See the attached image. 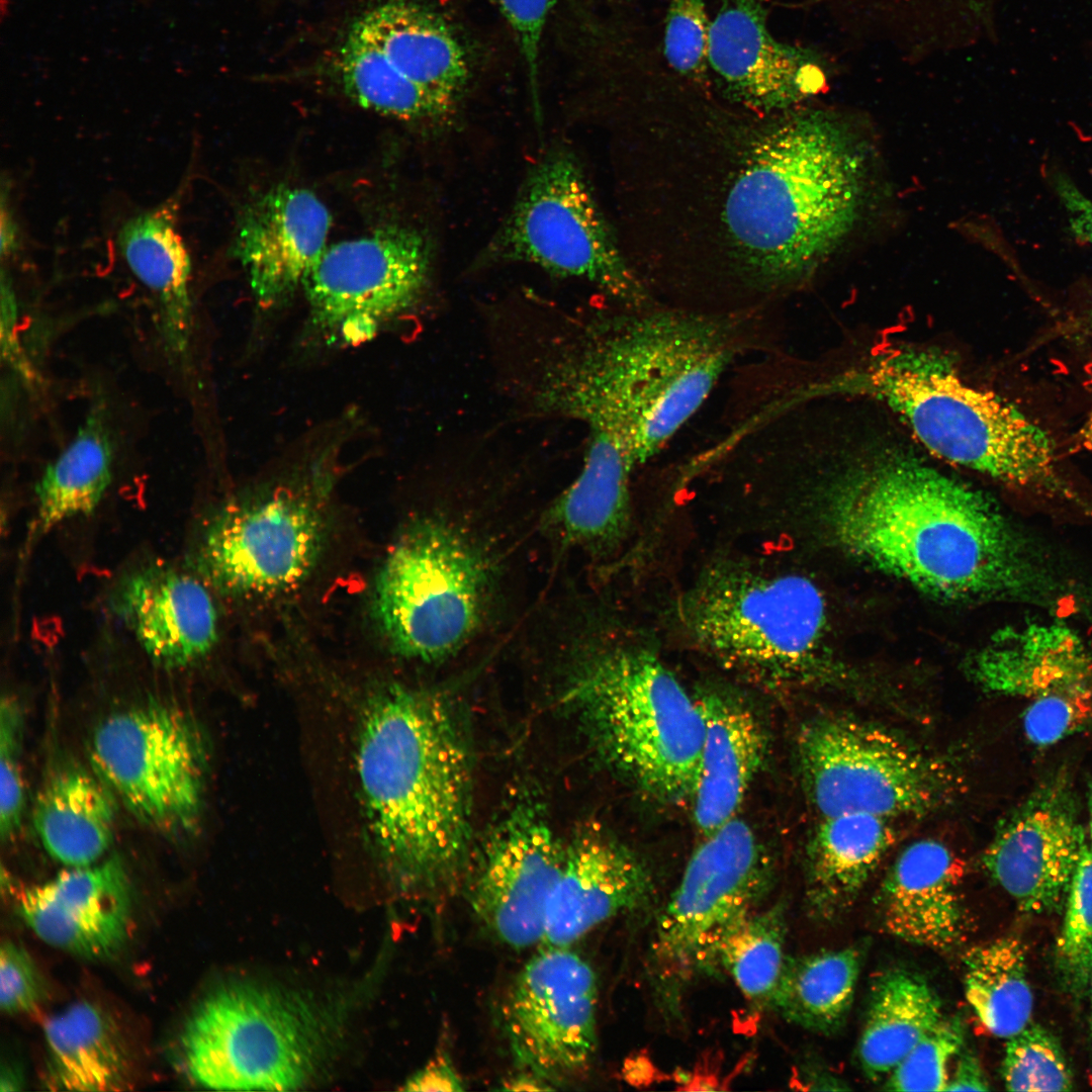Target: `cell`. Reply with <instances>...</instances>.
I'll list each match as a JSON object with an SVG mask.
<instances>
[{"instance_id":"28","label":"cell","mask_w":1092,"mask_h":1092,"mask_svg":"<svg viewBox=\"0 0 1092 1092\" xmlns=\"http://www.w3.org/2000/svg\"><path fill=\"white\" fill-rule=\"evenodd\" d=\"M636 469L618 435L588 430L581 470L552 505L551 524L566 542L599 549L618 544L630 526Z\"/></svg>"},{"instance_id":"43","label":"cell","mask_w":1092,"mask_h":1092,"mask_svg":"<svg viewBox=\"0 0 1092 1092\" xmlns=\"http://www.w3.org/2000/svg\"><path fill=\"white\" fill-rule=\"evenodd\" d=\"M705 0H671L665 18L664 56L684 78L703 85L709 77V30Z\"/></svg>"},{"instance_id":"33","label":"cell","mask_w":1092,"mask_h":1092,"mask_svg":"<svg viewBox=\"0 0 1092 1092\" xmlns=\"http://www.w3.org/2000/svg\"><path fill=\"white\" fill-rule=\"evenodd\" d=\"M113 445L105 406L96 402L71 442L35 484V514L28 542L61 523L91 515L112 480Z\"/></svg>"},{"instance_id":"44","label":"cell","mask_w":1092,"mask_h":1092,"mask_svg":"<svg viewBox=\"0 0 1092 1092\" xmlns=\"http://www.w3.org/2000/svg\"><path fill=\"white\" fill-rule=\"evenodd\" d=\"M22 735L19 704L12 697H3L0 707V833L3 841L15 835L23 816Z\"/></svg>"},{"instance_id":"41","label":"cell","mask_w":1092,"mask_h":1092,"mask_svg":"<svg viewBox=\"0 0 1092 1092\" xmlns=\"http://www.w3.org/2000/svg\"><path fill=\"white\" fill-rule=\"evenodd\" d=\"M965 1028L958 1018L932 1028L886 1078L888 1091H945L950 1060L961 1052Z\"/></svg>"},{"instance_id":"45","label":"cell","mask_w":1092,"mask_h":1092,"mask_svg":"<svg viewBox=\"0 0 1092 1092\" xmlns=\"http://www.w3.org/2000/svg\"><path fill=\"white\" fill-rule=\"evenodd\" d=\"M47 996L44 982L29 953L11 940L0 949V1007L7 1014L35 1010Z\"/></svg>"},{"instance_id":"55","label":"cell","mask_w":1092,"mask_h":1092,"mask_svg":"<svg viewBox=\"0 0 1092 1092\" xmlns=\"http://www.w3.org/2000/svg\"><path fill=\"white\" fill-rule=\"evenodd\" d=\"M1088 809H1089V830H1090L1091 847H1092V784L1090 786L1089 793H1088Z\"/></svg>"},{"instance_id":"18","label":"cell","mask_w":1092,"mask_h":1092,"mask_svg":"<svg viewBox=\"0 0 1092 1092\" xmlns=\"http://www.w3.org/2000/svg\"><path fill=\"white\" fill-rule=\"evenodd\" d=\"M1068 785L1037 789L999 826L983 856L992 879L1029 913L1064 906L1086 844Z\"/></svg>"},{"instance_id":"9","label":"cell","mask_w":1092,"mask_h":1092,"mask_svg":"<svg viewBox=\"0 0 1092 1092\" xmlns=\"http://www.w3.org/2000/svg\"><path fill=\"white\" fill-rule=\"evenodd\" d=\"M656 915L647 967L664 1014L680 1013L691 983L720 970L728 933L767 896L775 864L752 828L733 818L704 837Z\"/></svg>"},{"instance_id":"21","label":"cell","mask_w":1092,"mask_h":1092,"mask_svg":"<svg viewBox=\"0 0 1092 1092\" xmlns=\"http://www.w3.org/2000/svg\"><path fill=\"white\" fill-rule=\"evenodd\" d=\"M109 608L163 668L193 665L217 641V612L205 584L167 563L150 562L123 574L113 586Z\"/></svg>"},{"instance_id":"53","label":"cell","mask_w":1092,"mask_h":1092,"mask_svg":"<svg viewBox=\"0 0 1092 1092\" xmlns=\"http://www.w3.org/2000/svg\"><path fill=\"white\" fill-rule=\"evenodd\" d=\"M0 254L2 260L10 257L17 247V229L13 216L6 201V193L1 197V240Z\"/></svg>"},{"instance_id":"24","label":"cell","mask_w":1092,"mask_h":1092,"mask_svg":"<svg viewBox=\"0 0 1092 1092\" xmlns=\"http://www.w3.org/2000/svg\"><path fill=\"white\" fill-rule=\"evenodd\" d=\"M704 741L691 804L698 830L707 837L736 817L768 748L755 709L735 689L705 684L694 695Z\"/></svg>"},{"instance_id":"17","label":"cell","mask_w":1092,"mask_h":1092,"mask_svg":"<svg viewBox=\"0 0 1092 1092\" xmlns=\"http://www.w3.org/2000/svg\"><path fill=\"white\" fill-rule=\"evenodd\" d=\"M324 527L299 494L278 492L226 504L204 528L196 571L219 592L266 597L290 590L318 558Z\"/></svg>"},{"instance_id":"32","label":"cell","mask_w":1092,"mask_h":1092,"mask_svg":"<svg viewBox=\"0 0 1092 1092\" xmlns=\"http://www.w3.org/2000/svg\"><path fill=\"white\" fill-rule=\"evenodd\" d=\"M115 800L96 774L76 765L57 769L33 810L34 828L47 852L67 867L99 861L112 842Z\"/></svg>"},{"instance_id":"12","label":"cell","mask_w":1092,"mask_h":1092,"mask_svg":"<svg viewBox=\"0 0 1092 1092\" xmlns=\"http://www.w3.org/2000/svg\"><path fill=\"white\" fill-rule=\"evenodd\" d=\"M797 752L805 791L822 817L923 816L953 801L961 785L944 761L890 731L844 717L805 723Z\"/></svg>"},{"instance_id":"19","label":"cell","mask_w":1092,"mask_h":1092,"mask_svg":"<svg viewBox=\"0 0 1092 1092\" xmlns=\"http://www.w3.org/2000/svg\"><path fill=\"white\" fill-rule=\"evenodd\" d=\"M766 15L764 0H721L709 30V69L721 96L759 113L800 106L826 80L815 53L775 39Z\"/></svg>"},{"instance_id":"6","label":"cell","mask_w":1092,"mask_h":1092,"mask_svg":"<svg viewBox=\"0 0 1092 1092\" xmlns=\"http://www.w3.org/2000/svg\"><path fill=\"white\" fill-rule=\"evenodd\" d=\"M560 704L614 778L654 804L691 803L704 719L694 695L646 640L590 647L570 668Z\"/></svg>"},{"instance_id":"7","label":"cell","mask_w":1092,"mask_h":1092,"mask_svg":"<svg viewBox=\"0 0 1092 1092\" xmlns=\"http://www.w3.org/2000/svg\"><path fill=\"white\" fill-rule=\"evenodd\" d=\"M343 1019L339 1006L307 992L228 982L188 1015L180 1034L184 1066L208 1089L297 1090L330 1068Z\"/></svg>"},{"instance_id":"34","label":"cell","mask_w":1092,"mask_h":1092,"mask_svg":"<svg viewBox=\"0 0 1092 1092\" xmlns=\"http://www.w3.org/2000/svg\"><path fill=\"white\" fill-rule=\"evenodd\" d=\"M869 1003L857 1057L864 1075L880 1081L939 1023L942 1005L922 976L902 969L877 978Z\"/></svg>"},{"instance_id":"26","label":"cell","mask_w":1092,"mask_h":1092,"mask_svg":"<svg viewBox=\"0 0 1092 1092\" xmlns=\"http://www.w3.org/2000/svg\"><path fill=\"white\" fill-rule=\"evenodd\" d=\"M987 693L1035 699L1092 676V646L1060 621H1035L997 632L967 663Z\"/></svg>"},{"instance_id":"49","label":"cell","mask_w":1092,"mask_h":1092,"mask_svg":"<svg viewBox=\"0 0 1092 1092\" xmlns=\"http://www.w3.org/2000/svg\"><path fill=\"white\" fill-rule=\"evenodd\" d=\"M404 1091L460 1092L464 1084L446 1055H439L412 1076L402 1088Z\"/></svg>"},{"instance_id":"4","label":"cell","mask_w":1092,"mask_h":1092,"mask_svg":"<svg viewBox=\"0 0 1092 1092\" xmlns=\"http://www.w3.org/2000/svg\"><path fill=\"white\" fill-rule=\"evenodd\" d=\"M761 310L704 311L655 302L586 322L544 372L568 414L598 416L630 442L639 467L700 410L757 338Z\"/></svg>"},{"instance_id":"27","label":"cell","mask_w":1092,"mask_h":1092,"mask_svg":"<svg viewBox=\"0 0 1092 1092\" xmlns=\"http://www.w3.org/2000/svg\"><path fill=\"white\" fill-rule=\"evenodd\" d=\"M174 217L171 206L131 217L117 244L128 268L156 298L165 354L172 364L186 368L193 335L191 261Z\"/></svg>"},{"instance_id":"25","label":"cell","mask_w":1092,"mask_h":1092,"mask_svg":"<svg viewBox=\"0 0 1092 1092\" xmlns=\"http://www.w3.org/2000/svg\"><path fill=\"white\" fill-rule=\"evenodd\" d=\"M963 864L941 841L920 839L890 868L876 905L884 930L906 942L947 951L964 942L969 920Z\"/></svg>"},{"instance_id":"51","label":"cell","mask_w":1092,"mask_h":1092,"mask_svg":"<svg viewBox=\"0 0 1092 1092\" xmlns=\"http://www.w3.org/2000/svg\"><path fill=\"white\" fill-rule=\"evenodd\" d=\"M927 9L943 16L968 19L980 10L982 0H914Z\"/></svg>"},{"instance_id":"56","label":"cell","mask_w":1092,"mask_h":1092,"mask_svg":"<svg viewBox=\"0 0 1092 1092\" xmlns=\"http://www.w3.org/2000/svg\"><path fill=\"white\" fill-rule=\"evenodd\" d=\"M1086 324L1088 326L1089 332H1091L1092 335V306H1090V308L1086 312Z\"/></svg>"},{"instance_id":"15","label":"cell","mask_w":1092,"mask_h":1092,"mask_svg":"<svg viewBox=\"0 0 1092 1092\" xmlns=\"http://www.w3.org/2000/svg\"><path fill=\"white\" fill-rule=\"evenodd\" d=\"M543 805L525 796L502 812L473 848L462 889L471 912L499 942L543 940L545 912L565 858Z\"/></svg>"},{"instance_id":"52","label":"cell","mask_w":1092,"mask_h":1092,"mask_svg":"<svg viewBox=\"0 0 1092 1092\" xmlns=\"http://www.w3.org/2000/svg\"><path fill=\"white\" fill-rule=\"evenodd\" d=\"M497 1089L504 1091H549L556 1090L557 1087L534 1072L518 1068L516 1073L502 1081Z\"/></svg>"},{"instance_id":"2","label":"cell","mask_w":1092,"mask_h":1092,"mask_svg":"<svg viewBox=\"0 0 1092 1092\" xmlns=\"http://www.w3.org/2000/svg\"><path fill=\"white\" fill-rule=\"evenodd\" d=\"M860 453L824 491L849 554L945 601L1061 604L1049 558L991 496L902 448Z\"/></svg>"},{"instance_id":"38","label":"cell","mask_w":1092,"mask_h":1092,"mask_svg":"<svg viewBox=\"0 0 1092 1092\" xmlns=\"http://www.w3.org/2000/svg\"><path fill=\"white\" fill-rule=\"evenodd\" d=\"M787 931L786 906L778 903L746 916L720 947V969L755 1009L770 1008L787 958Z\"/></svg>"},{"instance_id":"46","label":"cell","mask_w":1092,"mask_h":1092,"mask_svg":"<svg viewBox=\"0 0 1092 1092\" xmlns=\"http://www.w3.org/2000/svg\"><path fill=\"white\" fill-rule=\"evenodd\" d=\"M511 25L537 99L540 43L547 17L557 0H492Z\"/></svg>"},{"instance_id":"8","label":"cell","mask_w":1092,"mask_h":1092,"mask_svg":"<svg viewBox=\"0 0 1092 1092\" xmlns=\"http://www.w3.org/2000/svg\"><path fill=\"white\" fill-rule=\"evenodd\" d=\"M671 615L696 650L766 690L811 673L826 623L824 598L812 580L736 557L704 566Z\"/></svg>"},{"instance_id":"30","label":"cell","mask_w":1092,"mask_h":1092,"mask_svg":"<svg viewBox=\"0 0 1092 1092\" xmlns=\"http://www.w3.org/2000/svg\"><path fill=\"white\" fill-rule=\"evenodd\" d=\"M357 22L408 79L451 102L468 80L465 53L437 13L413 0H387Z\"/></svg>"},{"instance_id":"13","label":"cell","mask_w":1092,"mask_h":1092,"mask_svg":"<svg viewBox=\"0 0 1092 1092\" xmlns=\"http://www.w3.org/2000/svg\"><path fill=\"white\" fill-rule=\"evenodd\" d=\"M90 758L115 799L146 825L170 835L196 825L207 746L184 710L152 702L110 715L92 735Z\"/></svg>"},{"instance_id":"20","label":"cell","mask_w":1092,"mask_h":1092,"mask_svg":"<svg viewBox=\"0 0 1092 1092\" xmlns=\"http://www.w3.org/2000/svg\"><path fill=\"white\" fill-rule=\"evenodd\" d=\"M654 882L646 861L607 827L582 826L566 841L542 942L570 946L611 918L646 910L655 897Z\"/></svg>"},{"instance_id":"48","label":"cell","mask_w":1092,"mask_h":1092,"mask_svg":"<svg viewBox=\"0 0 1092 1092\" xmlns=\"http://www.w3.org/2000/svg\"><path fill=\"white\" fill-rule=\"evenodd\" d=\"M1054 188L1069 213L1071 234L1078 242L1092 245V200L1062 174L1055 176Z\"/></svg>"},{"instance_id":"50","label":"cell","mask_w":1092,"mask_h":1092,"mask_svg":"<svg viewBox=\"0 0 1092 1092\" xmlns=\"http://www.w3.org/2000/svg\"><path fill=\"white\" fill-rule=\"evenodd\" d=\"M989 1083L984 1070L977 1057L970 1051H964L956 1063V1067L945 1091H987Z\"/></svg>"},{"instance_id":"23","label":"cell","mask_w":1092,"mask_h":1092,"mask_svg":"<svg viewBox=\"0 0 1092 1092\" xmlns=\"http://www.w3.org/2000/svg\"><path fill=\"white\" fill-rule=\"evenodd\" d=\"M332 216L309 190L278 186L243 210L234 253L263 309L281 304L299 287L327 248Z\"/></svg>"},{"instance_id":"5","label":"cell","mask_w":1092,"mask_h":1092,"mask_svg":"<svg viewBox=\"0 0 1092 1092\" xmlns=\"http://www.w3.org/2000/svg\"><path fill=\"white\" fill-rule=\"evenodd\" d=\"M819 396H863L895 413L932 455L1036 497L1085 504L1054 438L1012 402L968 383L938 349L901 345L801 387Z\"/></svg>"},{"instance_id":"40","label":"cell","mask_w":1092,"mask_h":1092,"mask_svg":"<svg viewBox=\"0 0 1092 1092\" xmlns=\"http://www.w3.org/2000/svg\"><path fill=\"white\" fill-rule=\"evenodd\" d=\"M1002 1078L1009 1091H1068L1073 1087L1058 1039L1034 1023L1008 1038Z\"/></svg>"},{"instance_id":"14","label":"cell","mask_w":1092,"mask_h":1092,"mask_svg":"<svg viewBox=\"0 0 1092 1092\" xmlns=\"http://www.w3.org/2000/svg\"><path fill=\"white\" fill-rule=\"evenodd\" d=\"M430 251L416 230L389 225L327 246L302 289L309 324L328 344L358 345L421 299Z\"/></svg>"},{"instance_id":"57","label":"cell","mask_w":1092,"mask_h":1092,"mask_svg":"<svg viewBox=\"0 0 1092 1092\" xmlns=\"http://www.w3.org/2000/svg\"><path fill=\"white\" fill-rule=\"evenodd\" d=\"M1091 981H1092V979H1091Z\"/></svg>"},{"instance_id":"54","label":"cell","mask_w":1092,"mask_h":1092,"mask_svg":"<svg viewBox=\"0 0 1092 1092\" xmlns=\"http://www.w3.org/2000/svg\"><path fill=\"white\" fill-rule=\"evenodd\" d=\"M21 1077L14 1068L6 1067L1 1071V1091H15L20 1089Z\"/></svg>"},{"instance_id":"16","label":"cell","mask_w":1092,"mask_h":1092,"mask_svg":"<svg viewBox=\"0 0 1092 1092\" xmlns=\"http://www.w3.org/2000/svg\"><path fill=\"white\" fill-rule=\"evenodd\" d=\"M597 977L569 946L544 944L502 1001L499 1021L519 1069L558 1087L581 1075L597 1050Z\"/></svg>"},{"instance_id":"31","label":"cell","mask_w":1092,"mask_h":1092,"mask_svg":"<svg viewBox=\"0 0 1092 1092\" xmlns=\"http://www.w3.org/2000/svg\"><path fill=\"white\" fill-rule=\"evenodd\" d=\"M48 1084L82 1092L126 1090L133 1067L113 1019L97 1005L81 1001L48 1018L43 1025Z\"/></svg>"},{"instance_id":"37","label":"cell","mask_w":1092,"mask_h":1092,"mask_svg":"<svg viewBox=\"0 0 1092 1092\" xmlns=\"http://www.w3.org/2000/svg\"><path fill=\"white\" fill-rule=\"evenodd\" d=\"M339 72L343 89L351 99L388 117L431 120L444 116L454 104L399 72L357 21L342 44Z\"/></svg>"},{"instance_id":"42","label":"cell","mask_w":1092,"mask_h":1092,"mask_svg":"<svg viewBox=\"0 0 1092 1092\" xmlns=\"http://www.w3.org/2000/svg\"><path fill=\"white\" fill-rule=\"evenodd\" d=\"M1031 701L1023 715V729L1034 744L1050 745L1092 730V676Z\"/></svg>"},{"instance_id":"36","label":"cell","mask_w":1092,"mask_h":1092,"mask_svg":"<svg viewBox=\"0 0 1092 1092\" xmlns=\"http://www.w3.org/2000/svg\"><path fill=\"white\" fill-rule=\"evenodd\" d=\"M964 989L986 1029L1009 1038L1029 1024L1033 997L1024 945L1008 936L976 945L964 956Z\"/></svg>"},{"instance_id":"1","label":"cell","mask_w":1092,"mask_h":1092,"mask_svg":"<svg viewBox=\"0 0 1092 1092\" xmlns=\"http://www.w3.org/2000/svg\"><path fill=\"white\" fill-rule=\"evenodd\" d=\"M639 115L630 139L631 242L656 300L763 309L809 281L872 194L867 141L831 111L794 107Z\"/></svg>"},{"instance_id":"47","label":"cell","mask_w":1092,"mask_h":1092,"mask_svg":"<svg viewBox=\"0 0 1092 1092\" xmlns=\"http://www.w3.org/2000/svg\"><path fill=\"white\" fill-rule=\"evenodd\" d=\"M17 302L9 274L1 271V356L9 368L30 381L33 371L17 336Z\"/></svg>"},{"instance_id":"29","label":"cell","mask_w":1092,"mask_h":1092,"mask_svg":"<svg viewBox=\"0 0 1092 1092\" xmlns=\"http://www.w3.org/2000/svg\"><path fill=\"white\" fill-rule=\"evenodd\" d=\"M894 839L887 818L858 812L822 817L805 854L809 913L830 921L847 911Z\"/></svg>"},{"instance_id":"35","label":"cell","mask_w":1092,"mask_h":1092,"mask_svg":"<svg viewBox=\"0 0 1092 1092\" xmlns=\"http://www.w3.org/2000/svg\"><path fill=\"white\" fill-rule=\"evenodd\" d=\"M860 963L856 947L787 957L770 1009L808 1030L835 1032L852 1005Z\"/></svg>"},{"instance_id":"3","label":"cell","mask_w":1092,"mask_h":1092,"mask_svg":"<svg viewBox=\"0 0 1092 1092\" xmlns=\"http://www.w3.org/2000/svg\"><path fill=\"white\" fill-rule=\"evenodd\" d=\"M357 772L372 848L403 891L461 886L473 850L474 759L461 712L445 696L391 685L366 703Z\"/></svg>"},{"instance_id":"10","label":"cell","mask_w":1092,"mask_h":1092,"mask_svg":"<svg viewBox=\"0 0 1092 1092\" xmlns=\"http://www.w3.org/2000/svg\"><path fill=\"white\" fill-rule=\"evenodd\" d=\"M484 556L460 531L437 518L407 527L375 580L373 613L398 654L444 660L477 630L489 589Z\"/></svg>"},{"instance_id":"39","label":"cell","mask_w":1092,"mask_h":1092,"mask_svg":"<svg viewBox=\"0 0 1092 1092\" xmlns=\"http://www.w3.org/2000/svg\"><path fill=\"white\" fill-rule=\"evenodd\" d=\"M1063 927L1056 947L1060 977L1068 991L1080 994L1092 979V847L1085 844L1066 898Z\"/></svg>"},{"instance_id":"22","label":"cell","mask_w":1092,"mask_h":1092,"mask_svg":"<svg viewBox=\"0 0 1092 1092\" xmlns=\"http://www.w3.org/2000/svg\"><path fill=\"white\" fill-rule=\"evenodd\" d=\"M19 915L48 944L85 959L114 954L125 942L131 891L123 866L109 858L69 867L19 892Z\"/></svg>"},{"instance_id":"11","label":"cell","mask_w":1092,"mask_h":1092,"mask_svg":"<svg viewBox=\"0 0 1092 1092\" xmlns=\"http://www.w3.org/2000/svg\"><path fill=\"white\" fill-rule=\"evenodd\" d=\"M487 259L531 263L597 286L618 306L658 302L627 261L572 156L548 154L528 175Z\"/></svg>"}]
</instances>
